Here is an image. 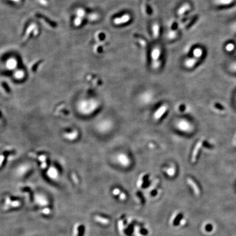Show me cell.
<instances>
[{"instance_id":"cell-6","label":"cell","mask_w":236,"mask_h":236,"mask_svg":"<svg viewBox=\"0 0 236 236\" xmlns=\"http://www.w3.org/2000/svg\"><path fill=\"white\" fill-rule=\"evenodd\" d=\"M95 219L97 222H99V223H101L102 224H104V225H107L109 223V221L107 219L102 217H101L100 216H96L95 217Z\"/></svg>"},{"instance_id":"cell-8","label":"cell","mask_w":236,"mask_h":236,"mask_svg":"<svg viewBox=\"0 0 236 236\" xmlns=\"http://www.w3.org/2000/svg\"><path fill=\"white\" fill-rule=\"evenodd\" d=\"M159 182V179H156L154 181V182H153V184H151V185L149 187V191H150V190H151L154 189L155 187L157 186V185L158 184V182Z\"/></svg>"},{"instance_id":"cell-12","label":"cell","mask_w":236,"mask_h":236,"mask_svg":"<svg viewBox=\"0 0 236 236\" xmlns=\"http://www.w3.org/2000/svg\"><path fill=\"white\" fill-rule=\"evenodd\" d=\"M126 195L124 194V193H121V194H120V198L122 200H125L126 199Z\"/></svg>"},{"instance_id":"cell-7","label":"cell","mask_w":236,"mask_h":236,"mask_svg":"<svg viewBox=\"0 0 236 236\" xmlns=\"http://www.w3.org/2000/svg\"><path fill=\"white\" fill-rule=\"evenodd\" d=\"M202 49H201L200 48H197V49H195L194 51V54L196 58H200L202 56Z\"/></svg>"},{"instance_id":"cell-13","label":"cell","mask_w":236,"mask_h":236,"mask_svg":"<svg viewBox=\"0 0 236 236\" xmlns=\"http://www.w3.org/2000/svg\"><path fill=\"white\" fill-rule=\"evenodd\" d=\"M119 227L120 230H122L123 229V223L122 222V221H120L119 222Z\"/></svg>"},{"instance_id":"cell-15","label":"cell","mask_w":236,"mask_h":236,"mask_svg":"<svg viewBox=\"0 0 236 236\" xmlns=\"http://www.w3.org/2000/svg\"><path fill=\"white\" fill-rule=\"evenodd\" d=\"M233 144L235 146H236V134L235 137H234V141H233Z\"/></svg>"},{"instance_id":"cell-1","label":"cell","mask_w":236,"mask_h":236,"mask_svg":"<svg viewBox=\"0 0 236 236\" xmlns=\"http://www.w3.org/2000/svg\"><path fill=\"white\" fill-rule=\"evenodd\" d=\"M203 141H204V139L203 138L202 139H201L198 142H197V143L195 147V148L194 149V151L192 152V157H191V162L192 163H194L196 160L198 151H199L200 148H201V147L202 146Z\"/></svg>"},{"instance_id":"cell-3","label":"cell","mask_w":236,"mask_h":236,"mask_svg":"<svg viewBox=\"0 0 236 236\" xmlns=\"http://www.w3.org/2000/svg\"><path fill=\"white\" fill-rule=\"evenodd\" d=\"M187 181L189 183V184L192 186V188L194 189L196 194L197 195H199L200 194V190L198 189V187L197 186V185H196L195 182L193 181V180H192L191 178H188L187 179Z\"/></svg>"},{"instance_id":"cell-2","label":"cell","mask_w":236,"mask_h":236,"mask_svg":"<svg viewBox=\"0 0 236 236\" xmlns=\"http://www.w3.org/2000/svg\"><path fill=\"white\" fill-rule=\"evenodd\" d=\"M167 106L166 105H163L162 107L159 108L156 112L154 114V118L155 120H159L160 119V118L162 116L164 113L166 112L167 109Z\"/></svg>"},{"instance_id":"cell-5","label":"cell","mask_w":236,"mask_h":236,"mask_svg":"<svg viewBox=\"0 0 236 236\" xmlns=\"http://www.w3.org/2000/svg\"><path fill=\"white\" fill-rule=\"evenodd\" d=\"M199 58H193V59H189L188 60L186 61V65L188 67L191 68L192 67L195 65L196 63L198 61Z\"/></svg>"},{"instance_id":"cell-16","label":"cell","mask_w":236,"mask_h":236,"mask_svg":"<svg viewBox=\"0 0 236 236\" xmlns=\"http://www.w3.org/2000/svg\"><path fill=\"white\" fill-rule=\"evenodd\" d=\"M235 26V28H236V24H235V26Z\"/></svg>"},{"instance_id":"cell-9","label":"cell","mask_w":236,"mask_h":236,"mask_svg":"<svg viewBox=\"0 0 236 236\" xmlns=\"http://www.w3.org/2000/svg\"><path fill=\"white\" fill-rule=\"evenodd\" d=\"M234 48H235V46H234V45H233V44L229 43V44L227 46H226V49L228 52H231V51H232V50L234 49Z\"/></svg>"},{"instance_id":"cell-10","label":"cell","mask_w":236,"mask_h":236,"mask_svg":"<svg viewBox=\"0 0 236 236\" xmlns=\"http://www.w3.org/2000/svg\"><path fill=\"white\" fill-rule=\"evenodd\" d=\"M143 174L139 177V179L138 180V184H137L138 187H141L142 186V184H143Z\"/></svg>"},{"instance_id":"cell-4","label":"cell","mask_w":236,"mask_h":236,"mask_svg":"<svg viewBox=\"0 0 236 236\" xmlns=\"http://www.w3.org/2000/svg\"><path fill=\"white\" fill-rule=\"evenodd\" d=\"M233 0H214L216 5H228L233 2Z\"/></svg>"},{"instance_id":"cell-14","label":"cell","mask_w":236,"mask_h":236,"mask_svg":"<svg viewBox=\"0 0 236 236\" xmlns=\"http://www.w3.org/2000/svg\"><path fill=\"white\" fill-rule=\"evenodd\" d=\"M177 215H174V216H173V217H172V220H171V223H173V221H174V220L175 219V218H176V216H177Z\"/></svg>"},{"instance_id":"cell-11","label":"cell","mask_w":236,"mask_h":236,"mask_svg":"<svg viewBox=\"0 0 236 236\" xmlns=\"http://www.w3.org/2000/svg\"><path fill=\"white\" fill-rule=\"evenodd\" d=\"M120 192V190L118 189H115L113 191V193L115 195H118V194H119Z\"/></svg>"}]
</instances>
